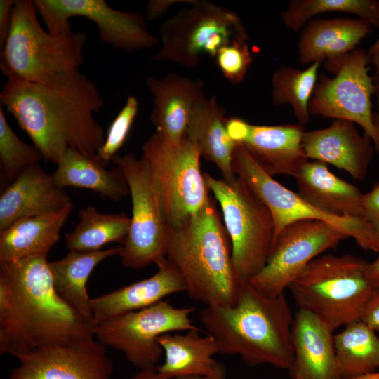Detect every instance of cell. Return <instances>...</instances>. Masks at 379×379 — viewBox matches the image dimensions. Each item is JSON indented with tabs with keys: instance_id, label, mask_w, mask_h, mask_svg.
I'll use <instances>...</instances> for the list:
<instances>
[{
	"instance_id": "6da1fadb",
	"label": "cell",
	"mask_w": 379,
	"mask_h": 379,
	"mask_svg": "<svg viewBox=\"0 0 379 379\" xmlns=\"http://www.w3.org/2000/svg\"><path fill=\"white\" fill-rule=\"evenodd\" d=\"M95 83L79 70L36 82L7 78L0 105L15 119L44 161L58 164L72 148L95 157L105 142L94 118L104 106Z\"/></svg>"
},
{
	"instance_id": "7a4b0ae2",
	"label": "cell",
	"mask_w": 379,
	"mask_h": 379,
	"mask_svg": "<svg viewBox=\"0 0 379 379\" xmlns=\"http://www.w3.org/2000/svg\"><path fill=\"white\" fill-rule=\"evenodd\" d=\"M47 257L0 261V354H25L95 338L89 319L56 292Z\"/></svg>"
},
{
	"instance_id": "3957f363",
	"label": "cell",
	"mask_w": 379,
	"mask_h": 379,
	"mask_svg": "<svg viewBox=\"0 0 379 379\" xmlns=\"http://www.w3.org/2000/svg\"><path fill=\"white\" fill-rule=\"evenodd\" d=\"M199 320L217 342L219 354L238 355L249 366L291 368L293 318L284 293L269 297L246 281L235 303L205 306Z\"/></svg>"
},
{
	"instance_id": "277c9868",
	"label": "cell",
	"mask_w": 379,
	"mask_h": 379,
	"mask_svg": "<svg viewBox=\"0 0 379 379\" xmlns=\"http://www.w3.org/2000/svg\"><path fill=\"white\" fill-rule=\"evenodd\" d=\"M166 258L180 272L187 294L205 306L230 305L246 281L239 277L230 237L212 197L175 226L166 225Z\"/></svg>"
},
{
	"instance_id": "5b68a950",
	"label": "cell",
	"mask_w": 379,
	"mask_h": 379,
	"mask_svg": "<svg viewBox=\"0 0 379 379\" xmlns=\"http://www.w3.org/2000/svg\"><path fill=\"white\" fill-rule=\"evenodd\" d=\"M37 13L34 1H15L9 32L1 51L0 69L6 78L44 82L79 70L84 62L85 34L45 32Z\"/></svg>"
},
{
	"instance_id": "8992f818",
	"label": "cell",
	"mask_w": 379,
	"mask_h": 379,
	"mask_svg": "<svg viewBox=\"0 0 379 379\" xmlns=\"http://www.w3.org/2000/svg\"><path fill=\"white\" fill-rule=\"evenodd\" d=\"M368 261L352 255H324L312 260L290 285L299 308L315 314L335 330L359 320L377 288Z\"/></svg>"
},
{
	"instance_id": "52a82bcc",
	"label": "cell",
	"mask_w": 379,
	"mask_h": 379,
	"mask_svg": "<svg viewBox=\"0 0 379 379\" xmlns=\"http://www.w3.org/2000/svg\"><path fill=\"white\" fill-rule=\"evenodd\" d=\"M142 150L165 225H179L208 201L210 190L201 171L200 151L186 137L180 144L172 145L155 131Z\"/></svg>"
},
{
	"instance_id": "ba28073f",
	"label": "cell",
	"mask_w": 379,
	"mask_h": 379,
	"mask_svg": "<svg viewBox=\"0 0 379 379\" xmlns=\"http://www.w3.org/2000/svg\"><path fill=\"white\" fill-rule=\"evenodd\" d=\"M204 177L220 206L235 270L241 280L249 281L265 265L273 243L270 211L238 177L232 182L206 173Z\"/></svg>"
},
{
	"instance_id": "9c48e42d",
	"label": "cell",
	"mask_w": 379,
	"mask_h": 379,
	"mask_svg": "<svg viewBox=\"0 0 379 379\" xmlns=\"http://www.w3.org/2000/svg\"><path fill=\"white\" fill-rule=\"evenodd\" d=\"M161 46L152 57L187 68L200 63L204 55L215 57L223 46L248 39L239 17L228 8L207 1H192L159 28Z\"/></svg>"
},
{
	"instance_id": "30bf717a",
	"label": "cell",
	"mask_w": 379,
	"mask_h": 379,
	"mask_svg": "<svg viewBox=\"0 0 379 379\" xmlns=\"http://www.w3.org/2000/svg\"><path fill=\"white\" fill-rule=\"evenodd\" d=\"M235 175L269 208L274 222V239L288 225L302 220H321L352 237L363 249L379 253V243L372 224L362 218L329 214L317 208L276 181L254 159L246 147L237 143L232 155ZM273 240V241H274Z\"/></svg>"
},
{
	"instance_id": "8fae6325",
	"label": "cell",
	"mask_w": 379,
	"mask_h": 379,
	"mask_svg": "<svg viewBox=\"0 0 379 379\" xmlns=\"http://www.w3.org/2000/svg\"><path fill=\"white\" fill-rule=\"evenodd\" d=\"M367 53L355 49L324 62L333 77L321 75L309 103L310 115L348 120L359 125L379 152V135L372 120L374 87Z\"/></svg>"
},
{
	"instance_id": "7c38bea8",
	"label": "cell",
	"mask_w": 379,
	"mask_h": 379,
	"mask_svg": "<svg viewBox=\"0 0 379 379\" xmlns=\"http://www.w3.org/2000/svg\"><path fill=\"white\" fill-rule=\"evenodd\" d=\"M194 307H177L164 300L146 308L96 321L95 337L120 351L139 370L156 368L164 354L157 338L199 328L190 317Z\"/></svg>"
},
{
	"instance_id": "4fadbf2b",
	"label": "cell",
	"mask_w": 379,
	"mask_h": 379,
	"mask_svg": "<svg viewBox=\"0 0 379 379\" xmlns=\"http://www.w3.org/2000/svg\"><path fill=\"white\" fill-rule=\"evenodd\" d=\"M112 161L127 181L132 200L128 235L120 246L124 266L140 270L166 258V225L147 159L133 154H117Z\"/></svg>"
},
{
	"instance_id": "5bb4252c",
	"label": "cell",
	"mask_w": 379,
	"mask_h": 379,
	"mask_svg": "<svg viewBox=\"0 0 379 379\" xmlns=\"http://www.w3.org/2000/svg\"><path fill=\"white\" fill-rule=\"evenodd\" d=\"M345 238L343 232L321 220L293 222L274 239L265 265L248 282L269 297L284 293L312 260Z\"/></svg>"
},
{
	"instance_id": "9a60e30c",
	"label": "cell",
	"mask_w": 379,
	"mask_h": 379,
	"mask_svg": "<svg viewBox=\"0 0 379 379\" xmlns=\"http://www.w3.org/2000/svg\"><path fill=\"white\" fill-rule=\"evenodd\" d=\"M34 3L53 34L73 32L69 20L84 17L96 25L100 40L115 48L133 52L159 43L140 13L114 9L104 0H34Z\"/></svg>"
},
{
	"instance_id": "2e32d148",
	"label": "cell",
	"mask_w": 379,
	"mask_h": 379,
	"mask_svg": "<svg viewBox=\"0 0 379 379\" xmlns=\"http://www.w3.org/2000/svg\"><path fill=\"white\" fill-rule=\"evenodd\" d=\"M9 379H111L114 364L95 338L45 347L15 357Z\"/></svg>"
},
{
	"instance_id": "e0dca14e",
	"label": "cell",
	"mask_w": 379,
	"mask_h": 379,
	"mask_svg": "<svg viewBox=\"0 0 379 379\" xmlns=\"http://www.w3.org/2000/svg\"><path fill=\"white\" fill-rule=\"evenodd\" d=\"M226 127L230 138L244 145L257 163L270 175L295 176L308 159L302 147L304 126L253 125L237 117L227 118Z\"/></svg>"
},
{
	"instance_id": "ac0fdd59",
	"label": "cell",
	"mask_w": 379,
	"mask_h": 379,
	"mask_svg": "<svg viewBox=\"0 0 379 379\" xmlns=\"http://www.w3.org/2000/svg\"><path fill=\"white\" fill-rule=\"evenodd\" d=\"M354 123L334 119L324 128L305 131L302 147L306 158L330 164L364 180L373 155L372 140L357 131Z\"/></svg>"
},
{
	"instance_id": "d6986e66",
	"label": "cell",
	"mask_w": 379,
	"mask_h": 379,
	"mask_svg": "<svg viewBox=\"0 0 379 379\" xmlns=\"http://www.w3.org/2000/svg\"><path fill=\"white\" fill-rule=\"evenodd\" d=\"M333 331L315 314L299 308L292 327L294 360L288 371L293 379H342Z\"/></svg>"
},
{
	"instance_id": "ffe728a7",
	"label": "cell",
	"mask_w": 379,
	"mask_h": 379,
	"mask_svg": "<svg viewBox=\"0 0 379 379\" xmlns=\"http://www.w3.org/2000/svg\"><path fill=\"white\" fill-rule=\"evenodd\" d=\"M146 84L153 95L150 119L156 131L168 143L180 144L195 106L205 98L203 81L168 73L160 79L149 76Z\"/></svg>"
},
{
	"instance_id": "44dd1931",
	"label": "cell",
	"mask_w": 379,
	"mask_h": 379,
	"mask_svg": "<svg viewBox=\"0 0 379 379\" xmlns=\"http://www.w3.org/2000/svg\"><path fill=\"white\" fill-rule=\"evenodd\" d=\"M72 204L53 175L36 164L25 169L0 196V232L16 220L60 211Z\"/></svg>"
},
{
	"instance_id": "7402d4cb",
	"label": "cell",
	"mask_w": 379,
	"mask_h": 379,
	"mask_svg": "<svg viewBox=\"0 0 379 379\" xmlns=\"http://www.w3.org/2000/svg\"><path fill=\"white\" fill-rule=\"evenodd\" d=\"M155 274L91 299L93 317L102 321L152 306L170 295L186 292L187 285L178 269L166 258L157 264Z\"/></svg>"
},
{
	"instance_id": "603a6c76",
	"label": "cell",
	"mask_w": 379,
	"mask_h": 379,
	"mask_svg": "<svg viewBox=\"0 0 379 379\" xmlns=\"http://www.w3.org/2000/svg\"><path fill=\"white\" fill-rule=\"evenodd\" d=\"M294 178L298 194L317 208L332 215L364 218L363 194L332 173L326 164L307 160Z\"/></svg>"
},
{
	"instance_id": "cb8c5ba5",
	"label": "cell",
	"mask_w": 379,
	"mask_h": 379,
	"mask_svg": "<svg viewBox=\"0 0 379 379\" xmlns=\"http://www.w3.org/2000/svg\"><path fill=\"white\" fill-rule=\"evenodd\" d=\"M371 30V25L360 18L311 20L302 29L298 43L299 61L310 65L347 53Z\"/></svg>"
},
{
	"instance_id": "d4e9b609",
	"label": "cell",
	"mask_w": 379,
	"mask_h": 379,
	"mask_svg": "<svg viewBox=\"0 0 379 379\" xmlns=\"http://www.w3.org/2000/svg\"><path fill=\"white\" fill-rule=\"evenodd\" d=\"M225 114L214 95L204 98L191 114L185 137L198 147L201 157L218 166L223 180L232 182L237 178L232 168L237 143L228 134Z\"/></svg>"
},
{
	"instance_id": "484cf974",
	"label": "cell",
	"mask_w": 379,
	"mask_h": 379,
	"mask_svg": "<svg viewBox=\"0 0 379 379\" xmlns=\"http://www.w3.org/2000/svg\"><path fill=\"white\" fill-rule=\"evenodd\" d=\"M199 329L184 333H167L157 338L165 359L157 367V372L164 379L182 376L206 375L214 368L219 354L217 342L211 335H201Z\"/></svg>"
},
{
	"instance_id": "4316f807",
	"label": "cell",
	"mask_w": 379,
	"mask_h": 379,
	"mask_svg": "<svg viewBox=\"0 0 379 379\" xmlns=\"http://www.w3.org/2000/svg\"><path fill=\"white\" fill-rule=\"evenodd\" d=\"M73 203L59 212L19 219L0 232V261L48 256L60 239Z\"/></svg>"
},
{
	"instance_id": "83f0119b",
	"label": "cell",
	"mask_w": 379,
	"mask_h": 379,
	"mask_svg": "<svg viewBox=\"0 0 379 379\" xmlns=\"http://www.w3.org/2000/svg\"><path fill=\"white\" fill-rule=\"evenodd\" d=\"M52 175L55 185L63 189L90 190L115 201L130 194L127 181L118 167L108 170L97 156L88 157L72 148L60 158Z\"/></svg>"
},
{
	"instance_id": "f1b7e54d",
	"label": "cell",
	"mask_w": 379,
	"mask_h": 379,
	"mask_svg": "<svg viewBox=\"0 0 379 379\" xmlns=\"http://www.w3.org/2000/svg\"><path fill=\"white\" fill-rule=\"evenodd\" d=\"M120 246L95 251L69 252L62 258L48 262L58 294L84 317L94 320L87 282L95 267L104 260L119 255Z\"/></svg>"
},
{
	"instance_id": "f546056e",
	"label": "cell",
	"mask_w": 379,
	"mask_h": 379,
	"mask_svg": "<svg viewBox=\"0 0 379 379\" xmlns=\"http://www.w3.org/2000/svg\"><path fill=\"white\" fill-rule=\"evenodd\" d=\"M338 368L342 379H350L379 368V338L360 320L345 325L334 336Z\"/></svg>"
},
{
	"instance_id": "4dcf8cb0",
	"label": "cell",
	"mask_w": 379,
	"mask_h": 379,
	"mask_svg": "<svg viewBox=\"0 0 379 379\" xmlns=\"http://www.w3.org/2000/svg\"><path fill=\"white\" fill-rule=\"evenodd\" d=\"M79 222L65 234L69 251H95L112 242L121 245L131 225V218L124 213H101L93 206H87L79 212Z\"/></svg>"
},
{
	"instance_id": "1f68e13d",
	"label": "cell",
	"mask_w": 379,
	"mask_h": 379,
	"mask_svg": "<svg viewBox=\"0 0 379 379\" xmlns=\"http://www.w3.org/2000/svg\"><path fill=\"white\" fill-rule=\"evenodd\" d=\"M321 62H316L305 69L281 67L272 77V100L275 105L289 104L299 124L310 121L309 103L318 80Z\"/></svg>"
},
{
	"instance_id": "d6a6232c",
	"label": "cell",
	"mask_w": 379,
	"mask_h": 379,
	"mask_svg": "<svg viewBox=\"0 0 379 379\" xmlns=\"http://www.w3.org/2000/svg\"><path fill=\"white\" fill-rule=\"evenodd\" d=\"M327 12L354 14L379 28V1L377 0H292L281 17L288 28L298 32L313 17Z\"/></svg>"
},
{
	"instance_id": "836d02e7",
	"label": "cell",
	"mask_w": 379,
	"mask_h": 379,
	"mask_svg": "<svg viewBox=\"0 0 379 379\" xmlns=\"http://www.w3.org/2000/svg\"><path fill=\"white\" fill-rule=\"evenodd\" d=\"M41 160L38 148L22 142L13 132L0 105V161L6 178L14 181L25 169Z\"/></svg>"
},
{
	"instance_id": "e575fe53",
	"label": "cell",
	"mask_w": 379,
	"mask_h": 379,
	"mask_svg": "<svg viewBox=\"0 0 379 379\" xmlns=\"http://www.w3.org/2000/svg\"><path fill=\"white\" fill-rule=\"evenodd\" d=\"M138 111V101L133 95L127 98L124 106L110 124L105 140L96 156L104 166L117 154L126 140Z\"/></svg>"
},
{
	"instance_id": "d590c367",
	"label": "cell",
	"mask_w": 379,
	"mask_h": 379,
	"mask_svg": "<svg viewBox=\"0 0 379 379\" xmlns=\"http://www.w3.org/2000/svg\"><path fill=\"white\" fill-rule=\"evenodd\" d=\"M247 40L237 39L222 46L215 55L223 76L232 83L241 82L252 62Z\"/></svg>"
},
{
	"instance_id": "8d00e7d4",
	"label": "cell",
	"mask_w": 379,
	"mask_h": 379,
	"mask_svg": "<svg viewBox=\"0 0 379 379\" xmlns=\"http://www.w3.org/2000/svg\"><path fill=\"white\" fill-rule=\"evenodd\" d=\"M359 320L374 331H379V286L365 304Z\"/></svg>"
},
{
	"instance_id": "74e56055",
	"label": "cell",
	"mask_w": 379,
	"mask_h": 379,
	"mask_svg": "<svg viewBox=\"0 0 379 379\" xmlns=\"http://www.w3.org/2000/svg\"><path fill=\"white\" fill-rule=\"evenodd\" d=\"M362 206L366 220L379 217V182L369 192L363 194Z\"/></svg>"
},
{
	"instance_id": "f35d334b",
	"label": "cell",
	"mask_w": 379,
	"mask_h": 379,
	"mask_svg": "<svg viewBox=\"0 0 379 379\" xmlns=\"http://www.w3.org/2000/svg\"><path fill=\"white\" fill-rule=\"evenodd\" d=\"M15 1L1 0L0 1V46L3 47L9 32L13 8Z\"/></svg>"
},
{
	"instance_id": "ab89813d",
	"label": "cell",
	"mask_w": 379,
	"mask_h": 379,
	"mask_svg": "<svg viewBox=\"0 0 379 379\" xmlns=\"http://www.w3.org/2000/svg\"><path fill=\"white\" fill-rule=\"evenodd\" d=\"M179 1L152 0L147 4L146 13L149 20H154L162 15L174 2Z\"/></svg>"
},
{
	"instance_id": "60d3db41",
	"label": "cell",
	"mask_w": 379,
	"mask_h": 379,
	"mask_svg": "<svg viewBox=\"0 0 379 379\" xmlns=\"http://www.w3.org/2000/svg\"><path fill=\"white\" fill-rule=\"evenodd\" d=\"M227 369L224 364L217 361L213 371L206 375L182 376L173 379H226Z\"/></svg>"
},
{
	"instance_id": "b9f144b4",
	"label": "cell",
	"mask_w": 379,
	"mask_h": 379,
	"mask_svg": "<svg viewBox=\"0 0 379 379\" xmlns=\"http://www.w3.org/2000/svg\"><path fill=\"white\" fill-rule=\"evenodd\" d=\"M156 368L139 370L137 373L128 379H164L157 373Z\"/></svg>"
},
{
	"instance_id": "7bdbcfd3",
	"label": "cell",
	"mask_w": 379,
	"mask_h": 379,
	"mask_svg": "<svg viewBox=\"0 0 379 379\" xmlns=\"http://www.w3.org/2000/svg\"><path fill=\"white\" fill-rule=\"evenodd\" d=\"M368 274L375 286H379V255L374 262L369 263Z\"/></svg>"
},
{
	"instance_id": "ee69618b",
	"label": "cell",
	"mask_w": 379,
	"mask_h": 379,
	"mask_svg": "<svg viewBox=\"0 0 379 379\" xmlns=\"http://www.w3.org/2000/svg\"><path fill=\"white\" fill-rule=\"evenodd\" d=\"M368 63L372 64L375 67V72L379 73V46L375 49L369 50L367 52Z\"/></svg>"
},
{
	"instance_id": "f6af8a7d",
	"label": "cell",
	"mask_w": 379,
	"mask_h": 379,
	"mask_svg": "<svg viewBox=\"0 0 379 379\" xmlns=\"http://www.w3.org/2000/svg\"><path fill=\"white\" fill-rule=\"evenodd\" d=\"M372 77L374 87L373 95H375L376 98L377 108L378 112H379V73L375 72Z\"/></svg>"
},
{
	"instance_id": "bcb514c9",
	"label": "cell",
	"mask_w": 379,
	"mask_h": 379,
	"mask_svg": "<svg viewBox=\"0 0 379 379\" xmlns=\"http://www.w3.org/2000/svg\"><path fill=\"white\" fill-rule=\"evenodd\" d=\"M350 379H379V371H373L359 375Z\"/></svg>"
},
{
	"instance_id": "7dc6e473",
	"label": "cell",
	"mask_w": 379,
	"mask_h": 379,
	"mask_svg": "<svg viewBox=\"0 0 379 379\" xmlns=\"http://www.w3.org/2000/svg\"><path fill=\"white\" fill-rule=\"evenodd\" d=\"M372 225H373V227L374 229V231H375V233L376 234V237H377V239L378 241V243H379V217L378 218H375L373 220H371V221H369Z\"/></svg>"
},
{
	"instance_id": "c3c4849f",
	"label": "cell",
	"mask_w": 379,
	"mask_h": 379,
	"mask_svg": "<svg viewBox=\"0 0 379 379\" xmlns=\"http://www.w3.org/2000/svg\"><path fill=\"white\" fill-rule=\"evenodd\" d=\"M372 120L374 125V127L379 135V112H373Z\"/></svg>"
},
{
	"instance_id": "681fc988",
	"label": "cell",
	"mask_w": 379,
	"mask_h": 379,
	"mask_svg": "<svg viewBox=\"0 0 379 379\" xmlns=\"http://www.w3.org/2000/svg\"><path fill=\"white\" fill-rule=\"evenodd\" d=\"M379 46V38L375 41V42L373 44V45L370 48L369 50H373L375 49L377 47Z\"/></svg>"
}]
</instances>
